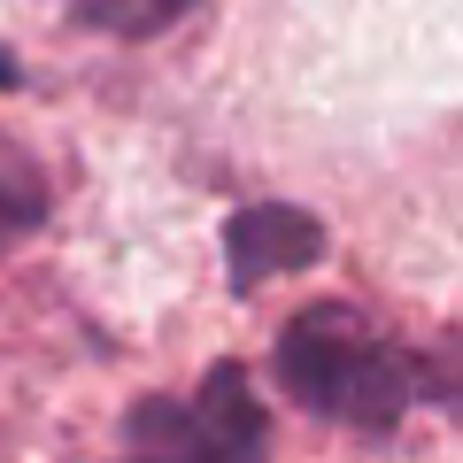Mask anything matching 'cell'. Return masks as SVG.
<instances>
[{"instance_id": "1", "label": "cell", "mask_w": 463, "mask_h": 463, "mask_svg": "<svg viewBox=\"0 0 463 463\" xmlns=\"http://www.w3.org/2000/svg\"><path fill=\"white\" fill-rule=\"evenodd\" d=\"M279 386L301 402V410L340 417V425H364V432L402 425L417 402L448 394V379L417 355V347H402L394 332H379L371 317L340 309V301H317V309H301L294 325H286Z\"/></svg>"}, {"instance_id": "2", "label": "cell", "mask_w": 463, "mask_h": 463, "mask_svg": "<svg viewBox=\"0 0 463 463\" xmlns=\"http://www.w3.org/2000/svg\"><path fill=\"white\" fill-rule=\"evenodd\" d=\"M263 402L248 394L240 371H209L194 402H139L124 440L132 448H170V456H255L263 448Z\"/></svg>"}, {"instance_id": "3", "label": "cell", "mask_w": 463, "mask_h": 463, "mask_svg": "<svg viewBox=\"0 0 463 463\" xmlns=\"http://www.w3.org/2000/svg\"><path fill=\"white\" fill-rule=\"evenodd\" d=\"M224 248H232V279L263 286V279H279V270L317 263V255H325V232H317V216H301V209H240Z\"/></svg>"}, {"instance_id": "4", "label": "cell", "mask_w": 463, "mask_h": 463, "mask_svg": "<svg viewBox=\"0 0 463 463\" xmlns=\"http://www.w3.org/2000/svg\"><path fill=\"white\" fill-rule=\"evenodd\" d=\"M93 32H116V39H147V32H170V24L194 8V0H70Z\"/></svg>"}, {"instance_id": "5", "label": "cell", "mask_w": 463, "mask_h": 463, "mask_svg": "<svg viewBox=\"0 0 463 463\" xmlns=\"http://www.w3.org/2000/svg\"><path fill=\"white\" fill-rule=\"evenodd\" d=\"M24 224H39V178L24 163H8L0 155V240L8 232H24Z\"/></svg>"}, {"instance_id": "6", "label": "cell", "mask_w": 463, "mask_h": 463, "mask_svg": "<svg viewBox=\"0 0 463 463\" xmlns=\"http://www.w3.org/2000/svg\"><path fill=\"white\" fill-rule=\"evenodd\" d=\"M8 85H16V54L0 47V93H8Z\"/></svg>"}]
</instances>
